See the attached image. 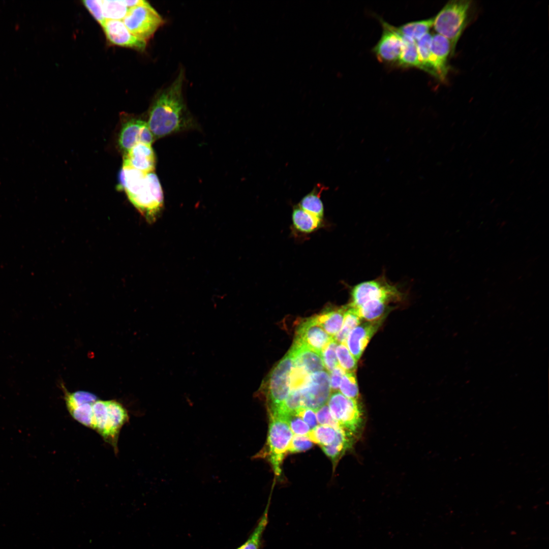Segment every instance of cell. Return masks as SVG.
I'll list each match as a JSON object with an SVG mask.
<instances>
[{
	"label": "cell",
	"instance_id": "60d3db41",
	"mask_svg": "<svg viewBox=\"0 0 549 549\" xmlns=\"http://www.w3.org/2000/svg\"><path fill=\"white\" fill-rule=\"evenodd\" d=\"M346 371L339 365L337 366L331 372L330 376L331 390L333 392L338 391L342 379Z\"/></svg>",
	"mask_w": 549,
	"mask_h": 549
},
{
	"label": "cell",
	"instance_id": "5bb4252c",
	"mask_svg": "<svg viewBox=\"0 0 549 549\" xmlns=\"http://www.w3.org/2000/svg\"><path fill=\"white\" fill-rule=\"evenodd\" d=\"M102 26L107 41L111 44L139 51L145 50L146 42L133 36L120 20H105Z\"/></svg>",
	"mask_w": 549,
	"mask_h": 549
},
{
	"label": "cell",
	"instance_id": "ac0fdd59",
	"mask_svg": "<svg viewBox=\"0 0 549 549\" xmlns=\"http://www.w3.org/2000/svg\"><path fill=\"white\" fill-rule=\"evenodd\" d=\"M289 352L292 356L293 364L303 368L309 374L324 370L322 356L318 352L295 343Z\"/></svg>",
	"mask_w": 549,
	"mask_h": 549
},
{
	"label": "cell",
	"instance_id": "3957f363",
	"mask_svg": "<svg viewBox=\"0 0 549 549\" xmlns=\"http://www.w3.org/2000/svg\"><path fill=\"white\" fill-rule=\"evenodd\" d=\"M471 1H452L447 3L434 17L433 26L438 34L450 43L451 55L467 23Z\"/></svg>",
	"mask_w": 549,
	"mask_h": 549
},
{
	"label": "cell",
	"instance_id": "e0dca14e",
	"mask_svg": "<svg viewBox=\"0 0 549 549\" xmlns=\"http://www.w3.org/2000/svg\"><path fill=\"white\" fill-rule=\"evenodd\" d=\"M381 320L360 323L349 334L346 345L357 361L361 357L370 339L376 332Z\"/></svg>",
	"mask_w": 549,
	"mask_h": 549
},
{
	"label": "cell",
	"instance_id": "6da1fadb",
	"mask_svg": "<svg viewBox=\"0 0 549 549\" xmlns=\"http://www.w3.org/2000/svg\"><path fill=\"white\" fill-rule=\"evenodd\" d=\"M183 79L181 72L151 105L146 123L155 139L186 130L193 126L184 102Z\"/></svg>",
	"mask_w": 549,
	"mask_h": 549
},
{
	"label": "cell",
	"instance_id": "d6a6232c",
	"mask_svg": "<svg viewBox=\"0 0 549 549\" xmlns=\"http://www.w3.org/2000/svg\"><path fill=\"white\" fill-rule=\"evenodd\" d=\"M303 368L293 364L290 375V391L300 390L306 386L310 375Z\"/></svg>",
	"mask_w": 549,
	"mask_h": 549
},
{
	"label": "cell",
	"instance_id": "9a60e30c",
	"mask_svg": "<svg viewBox=\"0 0 549 549\" xmlns=\"http://www.w3.org/2000/svg\"><path fill=\"white\" fill-rule=\"evenodd\" d=\"M449 56H451V48L448 40L438 34L432 36L431 63L434 76L441 81L446 79L448 72Z\"/></svg>",
	"mask_w": 549,
	"mask_h": 549
},
{
	"label": "cell",
	"instance_id": "4fadbf2b",
	"mask_svg": "<svg viewBox=\"0 0 549 549\" xmlns=\"http://www.w3.org/2000/svg\"><path fill=\"white\" fill-rule=\"evenodd\" d=\"M383 31L373 48L379 60L386 63L398 62L402 51V41L394 27L382 21Z\"/></svg>",
	"mask_w": 549,
	"mask_h": 549
},
{
	"label": "cell",
	"instance_id": "9c48e42d",
	"mask_svg": "<svg viewBox=\"0 0 549 549\" xmlns=\"http://www.w3.org/2000/svg\"><path fill=\"white\" fill-rule=\"evenodd\" d=\"M154 140L146 121L131 116L125 117L122 119L118 136V145L123 154L138 143L151 145Z\"/></svg>",
	"mask_w": 549,
	"mask_h": 549
},
{
	"label": "cell",
	"instance_id": "44dd1931",
	"mask_svg": "<svg viewBox=\"0 0 549 549\" xmlns=\"http://www.w3.org/2000/svg\"><path fill=\"white\" fill-rule=\"evenodd\" d=\"M399 35L402 41V51L398 64L403 67H415L422 70L416 42L408 37Z\"/></svg>",
	"mask_w": 549,
	"mask_h": 549
},
{
	"label": "cell",
	"instance_id": "7c38bea8",
	"mask_svg": "<svg viewBox=\"0 0 549 549\" xmlns=\"http://www.w3.org/2000/svg\"><path fill=\"white\" fill-rule=\"evenodd\" d=\"M333 339L313 316L305 319L300 324L293 343L304 346L321 355L323 349Z\"/></svg>",
	"mask_w": 549,
	"mask_h": 549
},
{
	"label": "cell",
	"instance_id": "8992f818",
	"mask_svg": "<svg viewBox=\"0 0 549 549\" xmlns=\"http://www.w3.org/2000/svg\"><path fill=\"white\" fill-rule=\"evenodd\" d=\"M123 22L130 32L146 42L163 24V19L146 1L129 9Z\"/></svg>",
	"mask_w": 549,
	"mask_h": 549
},
{
	"label": "cell",
	"instance_id": "52a82bcc",
	"mask_svg": "<svg viewBox=\"0 0 549 549\" xmlns=\"http://www.w3.org/2000/svg\"><path fill=\"white\" fill-rule=\"evenodd\" d=\"M287 422L282 418L270 415L267 438L269 461L276 475L281 472V464L293 437Z\"/></svg>",
	"mask_w": 549,
	"mask_h": 549
},
{
	"label": "cell",
	"instance_id": "d590c367",
	"mask_svg": "<svg viewBox=\"0 0 549 549\" xmlns=\"http://www.w3.org/2000/svg\"><path fill=\"white\" fill-rule=\"evenodd\" d=\"M285 420L296 435L307 436L310 431L308 425L296 413L288 415Z\"/></svg>",
	"mask_w": 549,
	"mask_h": 549
},
{
	"label": "cell",
	"instance_id": "83f0119b",
	"mask_svg": "<svg viewBox=\"0 0 549 549\" xmlns=\"http://www.w3.org/2000/svg\"><path fill=\"white\" fill-rule=\"evenodd\" d=\"M432 35L428 33L416 41L419 58L422 70L434 76L431 63V44Z\"/></svg>",
	"mask_w": 549,
	"mask_h": 549
},
{
	"label": "cell",
	"instance_id": "4dcf8cb0",
	"mask_svg": "<svg viewBox=\"0 0 549 549\" xmlns=\"http://www.w3.org/2000/svg\"><path fill=\"white\" fill-rule=\"evenodd\" d=\"M336 354L339 365L346 372H354L357 368V360L353 356L346 343L338 344Z\"/></svg>",
	"mask_w": 549,
	"mask_h": 549
},
{
	"label": "cell",
	"instance_id": "cb8c5ba5",
	"mask_svg": "<svg viewBox=\"0 0 549 549\" xmlns=\"http://www.w3.org/2000/svg\"><path fill=\"white\" fill-rule=\"evenodd\" d=\"M323 189L322 187L315 188L305 196L299 203L300 208L321 220L324 214L323 205L320 199Z\"/></svg>",
	"mask_w": 549,
	"mask_h": 549
},
{
	"label": "cell",
	"instance_id": "5b68a950",
	"mask_svg": "<svg viewBox=\"0 0 549 549\" xmlns=\"http://www.w3.org/2000/svg\"><path fill=\"white\" fill-rule=\"evenodd\" d=\"M293 364L292 356L288 352L273 368L264 383L269 413L280 407L289 394L290 375Z\"/></svg>",
	"mask_w": 549,
	"mask_h": 549
},
{
	"label": "cell",
	"instance_id": "30bf717a",
	"mask_svg": "<svg viewBox=\"0 0 549 549\" xmlns=\"http://www.w3.org/2000/svg\"><path fill=\"white\" fill-rule=\"evenodd\" d=\"M331 391L330 376L326 371L310 375L309 383L301 389L302 407L317 410L328 402Z\"/></svg>",
	"mask_w": 549,
	"mask_h": 549
},
{
	"label": "cell",
	"instance_id": "f546056e",
	"mask_svg": "<svg viewBox=\"0 0 549 549\" xmlns=\"http://www.w3.org/2000/svg\"><path fill=\"white\" fill-rule=\"evenodd\" d=\"M66 405L69 411L84 404H93L97 397L93 393L85 391H77L73 393H65Z\"/></svg>",
	"mask_w": 549,
	"mask_h": 549
},
{
	"label": "cell",
	"instance_id": "b9f144b4",
	"mask_svg": "<svg viewBox=\"0 0 549 549\" xmlns=\"http://www.w3.org/2000/svg\"><path fill=\"white\" fill-rule=\"evenodd\" d=\"M123 2L124 3V4L129 9H130L131 8L135 7L136 6H138V5H141V4L144 3L145 2V1H143V0H134V1L126 0V1H123Z\"/></svg>",
	"mask_w": 549,
	"mask_h": 549
},
{
	"label": "cell",
	"instance_id": "2e32d148",
	"mask_svg": "<svg viewBox=\"0 0 549 549\" xmlns=\"http://www.w3.org/2000/svg\"><path fill=\"white\" fill-rule=\"evenodd\" d=\"M155 165V155L151 145L140 143L123 154V167L149 173L154 172Z\"/></svg>",
	"mask_w": 549,
	"mask_h": 549
},
{
	"label": "cell",
	"instance_id": "ffe728a7",
	"mask_svg": "<svg viewBox=\"0 0 549 549\" xmlns=\"http://www.w3.org/2000/svg\"><path fill=\"white\" fill-rule=\"evenodd\" d=\"M353 436L340 427L337 429L336 436L332 443L321 447L324 452L332 460L334 465L337 463L345 451L351 447Z\"/></svg>",
	"mask_w": 549,
	"mask_h": 549
},
{
	"label": "cell",
	"instance_id": "1f68e13d",
	"mask_svg": "<svg viewBox=\"0 0 549 549\" xmlns=\"http://www.w3.org/2000/svg\"><path fill=\"white\" fill-rule=\"evenodd\" d=\"M339 389L345 396L353 400H357L359 391L356 376L354 372H346L344 375Z\"/></svg>",
	"mask_w": 549,
	"mask_h": 549
},
{
	"label": "cell",
	"instance_id": "ba28073f",
	"mask_svg": "<svg viewBox=\"0 0 549 549\" xmlns=\"http://www.w3.org/2000/svg\"><path fill=\"white\" fill-rule=\"evenodd\" d=\"M357 400L349 399L340 392H332L328 406L333 418L340 426L353 435L358 433L363 423L362 414Z\"/></svg>",
	"mask_w": 549,
	"mask_h": 549
},
{
	"label": "cell",
	"instance_id": "f1b7e54d",
	"mask_svg": "<svg viewBox=\"0 0 549 549\" xmlns=\"http://www.w3.org/2000/svg\"><path fill=\"white\" fill-rule=\"evenodd\" d=\"M103 14L105 20L123 19L129 8L122 1H101Z\"/></svg>",
	"mask_w": 549,
	"mask_h": 549
},
{
	"label": "cell",
	"instance_id": "603a6c76",
	"mask_svg": "<svg viewBox=\"0 0 549 549\" xmlns=\"http://www.w3.org/2000/svg\"><path fill=\"white\" fill-rule=\"evenodd\" d=\"M292 221L295 228L304 233H310L315 231L321 223V219L303 210L299 207L293 209Z\"/></svg>",
	"mask_w": 549,
	"mask_h": 549
},
{
	"label": "cell",
	"instance_id": "e575fe53",
	"mask_svg": "<svg viewBox=\"0 0 549 549\" xmlns=\"http://www.w3.org/2000/svg\"><path fill=\"white\" fill-rule=\"evenodd\" d=\"M338 344L333 339L322 350V358L328 372H331L339 365L336 354V347Z\"/></svg>",
	"mask_w": 549,
	"mask_h": 549
},
{
	"label": "cell",
	"instance_id": "ab89813d",
	"mask_svg": "<svg viewBox=\"0 0 549 549\" xmlns=\"http://www.w3.org/2000/svg\"><path fill=\"white\" fill-rule=\"evenodd\" d=\"M315 410L310 408L301 407L296 412V414L300 417L311 430L317 426V420Z\"/></svg>",
	"mask_w": 549,
	"mask_h": 549
},
{
	"label": "cell",
	"instance_id": "836d02e7",
	"mask_svg": "<svg viewBox=\"0 0 549 549\" xmlns=\"http://www.w3.org/2000/svg\"><path fill=\"white\" fill-rule=\"evenodd\" d=\"M93 404L87 403L80 405L69 412L72 417L79 423L92 429Z\"/></svg>",
	"mask_w": 549,
	"mask_h": 549
},
{
	"label": "cell",
	"instance_id": "8d00e7d4",
	"mask_svg": "<svg viewBox=\"0 0 549 549\" xmlns=\"http://www.w3.org/2000/svg\"><path fill=\"white\" fill-rule=\"evenodd\" d=\"M312 446V442L307 436L295 435L291 439L288 452L294 453L304 451Z\"/></svg>",
	"mask_w": 549,
	"mask_h": 549
},
{
	"label": "cell",
	"instance_id": "484cf974",
	"mask_svg": "<svg viewBox=\"0 0 549 549\" xmlns=\"http://www.w3.org/2000/svg\"><path fill=\"white\" fill-rule=\"evenodd\" d=\"M361 320L354 308L349 304L346 306L343 325L340 331L333 337L334 340L338 344L345 343L349 333L361 323Z\"/></svg>",
	"mask_w": 549,
	"mask_h": 549
},
{
	"label": "cell",
	"instance_id": "7a4b0ae2",
	"mask_svg": "<svg viewBox=\"0 0 549 549\" xmlns=\"http://www.w3.org/2000/svg\"><path fill=\"white\" fill-rule=\"evenodd\" d=\"M118 189L126 192L130 202L148 222L154 223L158 218L163 208L164 196L160 181L154 172L144 173L122 167Z\"/></svg>",
	"mask_w": 549,
	"mask_h": 549
},
{
	"label": "cell",
	"instance_id": "277c9868",
	"mask_svg": "<svg viewBox=\"0 0 549 549\" xmlns=\"http://www.w3.org/2000/svg\"><path fill=\"white\" fill-rule=\"evenodd\" d=\"M399 285L389 281L384 274L377 278L359 283L351 288V301L356 308L368 301L384 302L389 305L404 299L406 293Z\"/></svg>",
	"mask_w": 549,
	"mask_h": 549
},
{
	"label": "cell",
	"instance_id": "d6986e66",
	"mask_svg": "<svg viewBox=\"0 0 549 549\" xmlns=\"http://www.w3.org/2000/svg\"><path fill=\"white\" fill-rule=\"evenodd\" d=\"M346 306L326 309L315 318L317 323L331 337H334L341 329L344 321Z\"/></svg>",
	"mask_w": 549,
	"mask_h": 549
},
{
	"label": "cell",
	"instance_id": "8fae6325",
	"mask_svg": "<svg viewBox=\"0 0 549 549\" xmlns=\"http://www.w3.org/2000/svg\"><path fill=\"white\" fill-rule=\"evenodd\" d=\"M106 401L107 415L103 428L99 434L103 439L117 452V443L119 432L123 425L129 420V416L126 408L115 400Z\"/></svg>",
	"mask_w": 549,
	"mask_h": 549
},
{
	"label": "cell",
	"instance_id": "7402d4cb",
	"mask_svg": "<svg viewBox=\"0 0 549 549\" xmlns=\"http://www.w3.org/2000/svg\"><path fill=\"white\" fill-rule=\"evenodd\" d=\"M434 17L429 19L412 21L398 27H394L396 31L401 35L408 37L416 42L429 33L433 26Z\"/></svg>",
	"mask_w": 549,
	"mask_h": 549
},
{
	"label": "cell",
	"instance_id": "74e56055",
	"mask_svg": "<svg viewBox=\"0 0 549 549\" xmlns=\"http://www.w3.org/2000/svg\"><path fill=\"white\" fill-rule=\"evenodd\" d=\"M316 417L317 421L321 425H328L336 429L341 427L332 416L327 405H323L316 410Z\"/></svg>",
	"mask_w": 549,
	"mask_h": 549
},
{
	"label": "cell",
	"instance_id": "d4e9b609",
	"mask_svg": "<svg viewBox=\"0 0 549 549\" xmlns=\"http://www.w3.org/2000/svg\"><path fill=\"white\" fill-rule=\"evenodd\" d=\"M269 503L246 541L236 549H260L262 536L268 523Z\"/></svg>",
	"mask_w": 549,
	"mask_h": 549
},
{
	"label": "cell",
	"instance_id": "4316f807",
	"mask_svg": "<svg viewBox=\"0 0 549 549\" xmlns=\"http://www.w3.org/2000/svg\"><path fill=\"white\" fill-rule=\"evenodd\" d=\"M337 429L328 425H319L310 431L307 436L321 447L327 446L335 439Z\"/></svg>",
	"mask_w": 549,
	"mask_h": 549
},
{
	"label": "cell",
	"instance_id": "f35d334b",
	"mask_svg": "<svg viewBox=\"0 0 549 549\" xmlns=\"http://www.w3.org/2000/svg\"><path fill=\"white\" fill-rule=\"evenodd\" d=\"M83 5L90 12L94 18L101 25L105 21L103 14L101 1L99 0H85L82 2Z\"/></svg>",
	"mask_w": 549,
	"mask_h": 549
}]
</instances>
